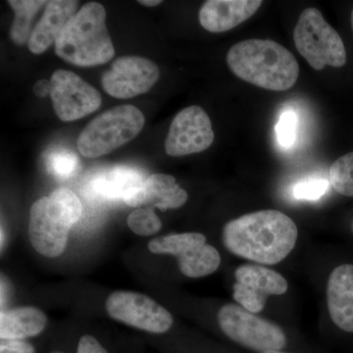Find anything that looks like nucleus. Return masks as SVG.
<instances>
[{"label":"nucleus","instance_id":"obj_26","mask_svg":"<svg viewBox=\"0 0 353 353\" xmlns=\"http://www.w3.org/2000/svg\"><path fill=\"white\" fill-rule=\"evenodd\" d=\"M0 353H36L31 343L23 340H1Z\"/></svg>","mask_w":353,"mask_h":353},{"label":"nucleus","instance_id":"obj_22","mask_svg":"<svg viewBox=\"0 0 353 353\" xmlns=\"http://www.w3.org/2000/svg\"><path fill=\"white\" fill-rule=\"evenodd\" d=\"M46 167L51 175L61 180H67L78 171L79 159L75 153L59 148L48 155Z\"/></svg>","mask_w":353,"mask_h":353},{"label":"nucleus","instance_id":"obj_10","mask_svg":"<svg viewBox=\"0 0 353 353\" xmlns=\"http://www.w3.org/2000/svg\"><path fill=\"white\" fill-rule=\"evenodd\" d=\"M50 97L58 117L71 122L94 112L101 104L97 88L66 70H57L50 80Z\"/></svg>","mask_w":353,"mask_h":353},{"label":"nucleus","instance_id":"obj_20","mask_svg":"<svg viewBox=\"0 0 353 353\" xmlns=\"http://www.w3.org/2000/svg\"><path fill=\"white\" fill-rule=\"evenodd\" d=\"M15 12V19L11 27V39L16 44L22 46L30 36L32 19L41 7L48 4L46 1H27V0H12L8 1ZM31 37V36H30Z\"/></svg>","mask_w":353,"mask_h":353},{"label":"nucleus","instance_id":"obj_9","mask_svg":"<svg viewBox=\"0 0 353 353\" xmlns=\"http://www.w3.org/2000/svg\"><path fill=\"white\" fill-rule=\"evenodd\" d=\"M105 307L113 319L150 333H165L173 324V317L167 309L139 292H113L108 296Z\"/></svg>","mask_w":353,"mask_h":353},{"label":"nucleus","instance_id":"obj_31","mask_svg":"<svg viewBox=\"0 0 353 353\" xmlns=\"http://www.w3.org/2000/svg\"><path fill=\"white\" fill-rule=\"evenodd\" d=\"M262 353H288L282 352V350H270V352H265Z\"/></svg>","mask_w":353,"mask_h":353},{"label":"nucleus","instance_id":"obj_33","mask_svg":"<svg viewBox=\"0 0 353 353\" xmlns=\"http://www.w3.org/2000/svg\"><path fill=\"white\" fill-rule=\"evenodd\" d=\"M52 353H63V352H52Z\"/></svg>","mask_w":353,"mask_h":353},{"label":"nucleus","instance_id":"obj_17","mask_svg":"<svg viewBox=\"0 0 353 353\" xmlns=\"http://www.w3.org/2000/svg\"><path fill=\"white\" fill-rule=\"evenodd\" d=\"M78 1L53 0L48 2L43 16L32 30L29 39V48L34 54L44 52L57 43L62 30L77 13Z\"/></svg>","mask_w":353,"mask_h":353},{"label":"nucleus","instance_id":"obj_15","mask_svg":"<svg viewBox=\"0 0 353 353\" xmlns=\"http://www.w3.org/2000/svg\"><path fill=\"white\" fill-rule=\"evenodd\" d=\"M261 0H209L199 10V23L206 31L224 32L252 17Z\"/></svg>","mask_w":353,"mask_h":353},{"label":"nucleus","instance_id":"obj_27","mask_svg":"<svg viewBox=\"0 0 353 353\" xmlns=\"http://www.w3.org/2000/svg\"><path fill=\"white\" fill-rule=\"evenodd\" d=\"M77 353H108L97 339L90 334H85L79 341Z\"/></svg>","mask_w":353,"mask_h":353},{"label":"nucleus","instance_id":"obj_3","mask_svg":"<svg viewBox=\"0 0 353 353\" xmlns=\"http://www.w3.org/2000/svg\"><path fill=\"white\" fill-rule=\"evenodd\" d=\"M55 52L80 67L105 64L115 55L106 28V11L101 3L88 2L70 19L55 43Z\"/></svg>","mask_w":353,"mask_h":353},{"label":"nucleus","instance_id":"obj_16","mask_svg":"<svg viewBox=\"0 0 353 353\" xmlns=\"http://www.w3.org/2000/svg\"><path fill=\"white\" fill-rule=\"evenodd\" d=\"M327 305L334 325L353 333V265L343 264L330 275Z\"/></svg>","mask_w":353,"mask_h":353},{"label":"nucleus","instance_id":"obj_12","mask_svg":"<svg viewBox=\"0 0 353 353\" xmlns=\"http://www.w3.org/2000/svg\"><path fill=\"white\" fill-rule=\"evenodd\" d=\"M234 299L241 307L259 313L270 296L284 294L289 288L287 280L278 272L261 265H241L234 273Z\"/></svg>","mask_w":353,"mask_h":353},{"label":"nucleus","instance_id":"obj_24","mask_svg":"<svg viewBox=\"0 0 353 353\" xmlns=\"http://www.w3.org/2000/svg\"><path fill=\"white\" fill-rule=\"evenodd\" d=\"M330 182L324 178L312 176L294 185L292 196L299 201H318L328 192Z\"/></svg>","mask_w":353,"mask_h":353},{"label":"nucleus","instance_id":"obj_29","mask_svg":"<svg viewBox=\"0 0 353 353\" xmlns=\"http://www.w3.org/2000/svg\"><path fill=\"white\" fill-rule=\"evenodd\" d=\"M7 290H8V287H7V283L6 281L4 280L3 278H2L1 280V305L3 306L4 304H6L7 301V296H8V294H7Z\"/></svg>","mask_w":353,"mask_h":353},{"label":"nucleus","instance_id":"obj_28","mask_svg":"<svg viewBox=\"0 0 353 353\" xmlns=\"http://www.w3.org/2000/svg\"><path fill=\"white\" fill-rule=\"evenodd\" d=\"M51 83L46 80H39L34 83V94L41 99L50 94Z\"/></svg>","mask_w":353,"mask_h":353},{"label":"nucleus","instance_id":"obj_21","mask_svg":"<svg viewBox=\"0 0 353 353\" xmlns=\"http://www.w3.org/2000/svg\"><path fill=\"white\" fill-rule=\"evenodd\" d=\"M329 182L338 194L353 197V152L338 158L332 164Z\"/></svg>","mask_w":353,"mask_h":353},{"label":"nucleus","instance_id":"obj_4","mask_svg":"<svg viewBox=\"0 0 353 353\" xmlns=\"http://www.w3.org/2000/svg\"><path fill=\"white\" fill-rule=\"evenodd\" d=\"M82 203L66 188L41 197L30 210L29 236L34 250L46 257L60 256L66 248L70 229L82 216Z\"/></svg>","mask_w":353,"mask_h":353},{"label":"nucleus","instance_id":"obj_1","mask_svg":"<svg viewBox=\"0 0 353 353\" xmlns=\"http://www.w3.org/2000/svg\"><path fill=\"white\" fill-rule=\"evenodd\" d=\"M294 220L281 211L268 209L230 221L223 230V243L241 259L275 265L292 252L297 240Z\"/></svg>","mask_w":353,"mask_h":353},{"label":"nucleus","instance_id":"obj_6","mask_svg":"<svg viewBox=\"0 0 353 353\" xmlns=\"http://www.w3.org/2000/svg\"><path fill=\"white\" fill-rule=\"evenodd\" d=\"M297 51L313 69L341 68L347 63V51L338 32L316 8L301 12L294 30Z\"/></svg>","mask_w":353,"mask_h":353},{"label":"nucleus","instance_id":"obj_11","mask_svg":"<svg viewBox=\"0 0 353 353\" xmlns=\"http://www.w3.org/2000/svg\"><path fill=\"white\" fill-rule=\"evenodd\" d=\"M214 132L208 113L196 105L176 114L165 141L170 157H180L204 152L214 141Z\"/></svg>","mask_w":353,"mask_h":353},{"label":"nucleus","instance_id":"obj_32","mask_svg":"<svg viewBox=\"0 0 353 353\" xmlns=\"http://www.w3.org/2000/svg\"><path fill=\"white\" fill-rule=\"evenodd\" d=\"M350 21H352V31H353V9L352 12V17H350Z\"/></svg>","mask_w":353,"mask_h":353},{"label":"nucleus","instance_id":"obj_7","mask_svg":"<svg viewBox=\"0 0 353 353\" xmlns=\"http://www.w3.org/2000/svg\"><path fill=\"white\" fill-rule=\"evenodd\" d=\"M217 319L228 338L254 352L282 350L287 345V336L281 327L241 305L226 304L218 312Z\"/></svg>","mask_w":353,"mask_h":353},{"label":"nucleus","instance_id":"obj_18","mask_svg":"<svg viewBox=\"0 0 353 353\" xmlns=\"http://www.w3.org/2000/svg\"><path fill=\"white\" fill-rule=\"evenodd\" d=\"M46 315L32 306L2 310L0 314V336L1 340H24L41 334L46 328Z\"/></svg>","mask_w":353,"mask_h":353},{"label":"nucleus","instance_id":"obj_13","mask_svg":"<svg viewBox=\"0 0 353 353\" xmlns=\"http://www.w3.org/2000/svg\"><path fill=\"white\" fill-rule=\"evenodd\" d=\"M159 76L157 65L146 58L121 57L102 76V85L111 97L132 99L148 92L157 82Z\"/></svg>","mask_w":353,"mask_h":353},{"label":"nucleus","instance_id":"obj_19","mask_svg":"<svg viewBox=\"0 0 353 353\" xmlns=\"http://www.w3.org/2000/svg\"><path fill=\"white\" fill-rule=\"evenodd\" d=\"M141 172L127 166H116L101 172L92 181V187L99 196L108 199H124L125 197L143 185Z\"/></svg>","mask_w":353,"mask_h":353},{"label":"nucleus","instance_id":"obj_34","mask_svg":"<svg viewBox=\"0 0 353 353\" xmlns=\"http://www.w3.org/2000/svg\"><path fill=\"white\" fill-rule=\"evenodd\" d=\"M352 231H353V225H352Z\"/></svg>","mask_w":353,"mask_h":353},{"label":"nucleus","instance_id":"obj_23","mask_svg":"<svg viewBox=\"0 0 353 353\" xmlns=\"http://www.w3.org/2000/svg\"><path fill=\"white\" fill-rule=\"evenodd\" d=\"M128 226L139 236H152L162 228V223L152 208H138L128 217Z\"/></svg>","mask_w":353,"mask_h":353},{"label":"nucleus","instance_id":"obj_25","mask_svg":"<svg viewBox=\"0 0 353 353\" xmlns=\"http://www.w3.org/2000/svg\"><path fill=\"white\" fill-rule=\"evenodd\" d=\"M297 119L296 113L292 110H285L281 115L276 127V134L279 143L284 148H290L294 145L296 139Z\"/></svg>","mask_w":353,"mask_h":353},{"label":"nucleus","instance_id":"obj_14","mask_svg":"<svg viewBox=\"0 0 353 353\" xmlns=\"http://www.w3.org/2000/svg\"><path fill=\"white\" fill-rule=\"evenodd\" d=\"M188 201V194L173 176L154 174L148 176L141 187L132 190L123 201L131 208H157L165 211L181 208Z\"/></svg>","mask_w":353,"mask_h":353},{"label":"nucleus","instance_id":"obj_8","mask_svg":"<svg viewBox=\"0 0 353 353\" xmlns=\"http://www.w3.org/2000/svg\"><path fill=\"white\" fill-rule=\"evenodd\" d=\"M148 250L157 254H171L179 268L190 278H201L219 268L221 256L214 246L206 243L201 233L172 234L150 241Z\"/></svg>","mask_w":353,"mask_h":353},{"label":"nucleus","instance_id":"obj_30","mask_svg":"<svg viewBox=\"0 0 353 353\" xmlns=\"http://www.w3.org/2000/svg\"><path fill=\"white\" fill-rule=\"evenodd\" d=\"M139 3L143 4L145 6L153 7L159 6V4L162 3V1H160V0H141V1H139Z\"/></svg>","mask_w":353,"mask_h":353},{"label":"nucleus","instance_id":"obj_2","mask_svg":"<svg viewBox=\"0 0 353 353\" xmlns=\"http://www.w3.org/2000/svg\"><path fill=\"white\" fill-rule=\"evenodd\" d=\"M230 70L245 82L264 90L284 92L296 85L299 62L282 44L269 39H248L228 51Z\"/></svg>","mask_w":353,"mask_h":353},{"label":"nucleus","instance_id":"obj_5","mask_svg":"<svg viewBox=\"0 0 353 353\" xmlns=\"http://www.w3.org/2000/svg\"><path fill=\"white\" fill-rule=\"evenodd\" d=\"M145 116L134 105L109 109L88 123L81 132L77 146L83 157L108 154L132 141L145 126Z\"/></svg>","mask_w":353,"mask_h":353}]
</instances>
